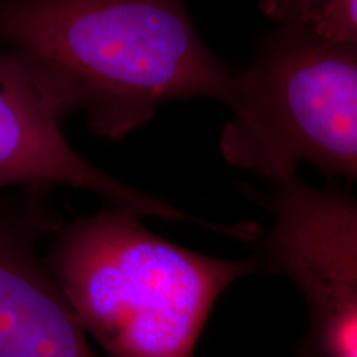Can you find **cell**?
Segmentation results:
<instances>
[{"mask_svg": "<svg viewBox=\"0 0 357 357\" xmlns=\"http://www.w3.org/2000/svg\"><path fill=\"white\" fill-rule=\"evenodd\" d=\"M0 43L30 65L66 118L123 139L169 101L225 102L235 70L184 0H0Z\"/></svg>", "mask_w": 357, "mask_h": 357, "instance_id": "cell-1", "label": "cell"}, {"mask_svg": "<svg viewBox=\"0 0 357 357\" xmlns=\"http://www.w3.org/2000/svg\"><path fill=\"white\" fill-rule=\"evenodd\" d=\"M113 207L73 220L45 253L89 339L108 357H192L208 314L258 263L192 252Z\"/></svg>", "mask_w": 357, "mask_h": 357, "instance_id": "cell-2", "label": "cell"}, {"mask_svg": "<svg viewBox=\"0 0 357 357\" xmlns=\"http://www.w3.org/2000/svg\"><path fill=\"white\" fill-rule=\"evenodd\" d=\"M281 26L235 70L223 159L275 185L301 164L357 182V47L306 25Z\"/></svg>", "mask_w": 357, "mask_h": 357, "instance_id": "cell-3", "label": "cell"}, {"mask_svg": "<svg viewBox=\"0 0 357 357\" xmlns=\"http://www.w3.org/2000/svg\"><path fill=\"white\" fill-rule=\"evenodd\" d=\"M65 119L24 58L0 52V194L8 189L86 190L141 217L192 220L159 197L124 184L84 159L65 137Z\"/></svg>", "mask_w": 357, "mask_h": 357, "instance_id": "cell-4", "label": "cell"}, {"mask_svg": "<svg viewBox=\"0 0 357 357\" xmlns=\"http://www.w3.org/2000/svg\"><path fill=\"white\" fill-rule=\"evenodd\" d=\"M50 230L43 207L0 194V357H101L40 255Z\"/></svg>", "mask_w": 357, "mask_h": 357, "instance_id": "cell-5", "label": "cell"}, {"mask_svg": "<svg viewBox=\"0 0 357 357\" xmlns=\"http://www.w3.org/2000/svg\"><path fill=\"white\" fill-rule=\"evenodd\" d=\"M261 248L307 303L357 298V200L293 177L276 184Z\"/></svg>", "mask_w": 357, "mask_h": 357, "instance_id": "cell-6", "label": "cell"}, {"mask_svg": "<svg viewBox=\"0 0 357 357\" xmlns=\"http://www.w3.org/2000/svg\"><path fill=\"white\" fill-rule=\"evenodd\" d=\"M307 305L324 354L357 357V298H336Z\"/></svg>", "mask_w": 357, "mask_h": 357, "instance_id": "cell-7", "label": "cell"}, {"mask_svg": "<svg viewBox=\"0 0 357 357\" xmlns=\"http://www.w3.org/2000/svg\"><path fill=\"white\" fill-rule=\"evenodd\" d=\"M305 25L321 37L357 47V0H323Z\"/></svg>", "mask_w": 357, "mask_h": 357, "instance_id": "cell-8", "label": "cell"}, {"mask_svg": "<svg viewBox=\"0 0 357 357\" xmlns=\"http://www.w3.org/2000/svg\"><path fill=\"white\" fill-rule=\"evenodd\" d=\"M323 0H261L266 17L281 25H305Z\"/></svg>", "mask_w": 357, "mask_h": 357, "instance_id": "cell-9", "label": "cell"}]
</instances>
